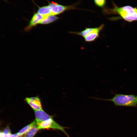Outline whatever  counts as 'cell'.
I'll return each instance as SVG.
<instances>
[{"mask_svg":"<svg viewBox=\"0 0 137 137\" xmlns=\"http://www.w3.org/2000/svg\"><path fill=\"white\" fill-rule=\"evenodd\" d=\"M37 125L39 129H51L58 130L63 132L67 137H70L65 130V129L67 128L62 126L57 123L54 119L53 117Z\"/></svg>","mask_w":137,"mask_h":137,"instance_id":"3","label":"cell"},{"mask_svg":"<svg viewBox=\"0 0 137 137\" xmlns=\"http://www.w3.org/2000/svg\"><path fill=\"white\" fill-rule=\"evenodd\" d=\"M22 135H19L17 137H22Z\"/></svg>","mask_w":137,"mask_h":137,"instance_id":"17","label":"cell"},{"mask_svg":"<svg viewBox=\"0 0 137 137\" xmlns=\"http://www.w3.org/2000/svg\"><path fill=\"white\" fill-rule=\"evenodd\" d=\"M96 4L100 7H102L105 4L106 0H94Z\"/></svg>","mask_w":137,"mask_h":137,"instance_id":"15","label":"cell"},{"mask_svg":"<svg viewBox=\"0 0 137 137\" xmlns=\"http://www.w3.org/2000/svg\"><path fill=\"white\" fill-rule=\"evenodd\" d=\"M94 29V28H86L85 29L80 32H70L72 33L81 36L84 38L91 33Z\"/></svg>","mask_w":137,"mask_h":137,"instance_id":"11","label":"cell"},{"mask_svg":"<svg viewBox=\"0 0 137 137\" xmlns=\"http://www.w3.org/2000/svg\"><path fill=\"white\" fill-rule=\"evenodd\" d=\"M19 135L17 133L14 134L11 133L9 134H5L3 133L2 131L0 132V137H16Z\"/></svg>","mask_w":137,"mask_h":137,"instance_id":"14","label":"cell"},{"mask_svg":"<svg viewBox=\"0 0 137 137\" xmlns=\"http://www.w3.org/2000/svg\"><path fill=\"white\" fill-rule=\"evenodd\" d=\"M35 120L37 124L43 121H45L53 116L48 114L43 109L34 111Z\"/></svg>","mask_w":137,"mask_h":137,"instance_id":"6","label":"cell"},{"mask_svg":"<svg viewBox=\"0 0 137 137\" xmlns=\"http://www.w3.org/2000/svg\"><path fill=\"white\" fill-rule=\"evenodd\" d=\"M37 123L35 120L26 126L21 129L17 133L19 135H23L29 131L34 127L37 126Z\"/></svg>","mask_w":137,"mask_h":137,"instance_id":"10","label":"cell"},{"mask_svg":"<svg viewBox=\"0 0 137 137\" xmlns=\"http://www.w3.org/2000/svg\"><path fill=\"white\" fill-rule=\"evenodd\" d=\"M114 96L111 99H103L92 97L94 99L112 102L116 106L137 107V96L133 94L125 95L114 94Z\"/></svg>","mask_w":137,"mask_h":137,"instance_id":"1","label":"cell"},{"mask_svg":"<svg viewBox=\"0 0 137 137\" xmlns=\"http://www.w3.org/2000/svg\"><path fill=\"white\" fill-rule=\"evenodd\" d=\"M25 100L34 111L42 110L41 99L38 96L27 97Z\"/></svg>","mask_w":137,"mask_h":137,"instance_id":"4","label":"cell"},{"mask_svg":"<svg viewBox=\"0 0 137 137\" xmlns=\"http://www.w3.org/2000/svg\"><path fill=\"white\" fill-rule=\"evenodd\" d=\"M136 8H137V7H136Z\"/></svg>","mask_w":137,"mask_h":137,"instance_id":"18","label":"cell"},{"mask_svg":"<svg viewBox=\"0 0 137 137\" xmlns=\"http://www.w3.org/2000/svg\"><path fill=\"white\" fill-rule=\"evenodd\" d=\"M48 5L52 8L51 15H54L59 14L69 8L68 7L58 4L53 2H52V3H50Z\"/></svg>","mask_w":137,"mask_h":137,"instance_id":"7","label":"cell"},{"mask_svg":"<svg viewBox=\"0 0 137 137\" xmlns=\"http://www.w3.org/2000/svg\"><path fill=\"white\" fill-rule=\"evenodd\" d=\"M52 8L49 5L40 7L38 13L43 16L45 18L51 15Z\"/></svg>","mask_w":137,"mask_h":137,"instance_id":"9","label":"cell"},{"mask_svg":"<svg viewBox=\"0 0 137 137\" xmlns=\"http://www.w3.org/2000/svg\"><path fill=\"white\" fill-rule=\"evenodd\" d=\"M58 19V18L55 15H50L45 17L40 24H47L53 22Z\"/></svg>","mask_w":137,"mask_h":137,"instance_id":"12","label":"cell"},{"mask_svg":"<svg viewBox=\"0 0 137 137\" xmlns=\"http://www.w3.org/2000/svg\"><path fill=\"white\" fill-rule=\"evenodd\" d=\"M2 132L5 134H9L11 133L10 129L8 127H6Z\"/></svg>","mask_w":137,"mask_h":137,"instance_id":"16","label":"cell"},{"mask_svg":"<svg viewBox=\"0 0 137 137\" xmlns=\"http://www.w3.org/2000/svg\"><path fill=\"white\" fill-rule=\"evenodd\" d=\"M110 11L120 15L125 20L129 22L137 21V8L129 6L119 7L113 3Z\"/></svg>","mask_w":137,"mask_h":137,"instance_id":"2","label":"cell"},{"mask_svg":"<svg viewBox=\"0 0 137 137\" xmlns=\"http://www.w3.org/2000/svg\"><path fill=\"white\" fill-rule=\"evenodd\" d=\"M39 130L37 126H36L24 134L23 137H33Z\"/></svg>","mask_w":137,"mask_h":137,"instance_id":"13","label":"cell"},{"mask_svg":"<svg viewBox=\"0 0 137 137\" xmlns=\"http://www.w3.org/2000/svg\"><path fill=\"white\" fill-rule=\"evenodd\" d=\"M44 18L43 16L38 13L34 14L30 21L29 26L32 27L39 23L40 24Z\"/></svg>","mask_w":137,"mask_h":137,"instance_id":"8","label":"cell"},{"mask_svg":"<svg viewBox=\"0 0 137 137\" xmlns=\"http://www.w3.org/2000/svg\"><path fill=\"white\" fill-rule=\"evenodd\" d=\"M104 26V25L102 24L99 27L94 28L91 33L84 38L85 41L90 42L95 41L99 37V33Z\"/></svg>","mask_w":137,"mask_h":137,"instance_id":"5","label":"cell"}]
</instances>
